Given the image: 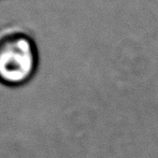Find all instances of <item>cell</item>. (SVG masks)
<instances>
[{
	"mask_svg": "<svg viewBox=\"0 0 158 158\" xmlns=\"http://www.w3.org/2000/svg\"><path fill=\"white\" fill-rule=\"evenodd\" d=\"M38 68L35 41L19 31L0 37V83L17 87L28 83Z\"/></svg>",
	"mask_w": 158,
	"mask_h": 158,
	"instance_id": "cell-1",
	"label": "cell"
}]
</instances>
